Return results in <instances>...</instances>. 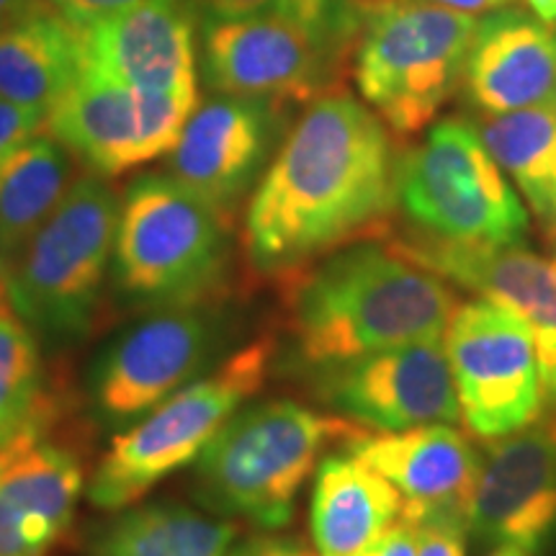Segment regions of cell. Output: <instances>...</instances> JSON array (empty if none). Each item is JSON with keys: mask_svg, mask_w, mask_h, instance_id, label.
<instances>
[{"mask_svg": "<svg viewBox=\"0 0 556 556\" xmlns=\"http://www.w3.org/2000/svg\"><path fill=\"white\" fill-rule=\"evenodd\" d=\"M348 451L397 486L400 520L413 528L428 520L467 523L482 458L448 422L364 433L348 443Z\"/></svg>", "mask_w": 556, "mask_h": 556, "instance_id": "17", "label": "cell"}, {"mask_svg": "<svg viewBox=\"0 0 556 556\" xmlns=\"http://www.w3.org/2000/svg\"><path fill=\"white\" fill-rule=\"evenodd\" d=\"M345 73V60L278 9L206 24L204 78L219 96L261 101L278 111L309 106L343 90Z\"/></svg>", "mask_w": 556, "mask_h": 556, "instance_id": "11", "label": "cell"}, {"mask_svg": "<svg viewBox=\"0 0 556 556\" xmlns=\"http://www.w3.org/2000/svg\"><path fill=\"white\" fill-rule=\"evenodd\" d=\"M278 109L268 103L219 96L199 103L168 152V176L232 219L266 163Z\"/></svg>", "mask_w": 556, "mask_h": 556, "instance_id": "18", "label": "cell"}, {"mask_svg": "<svg viewBox=\"0 0 556 556\" xmlns=\"http://www.w3.org/2000/svg\"><path fill=\"white\" fill-rule=\"evenodd\" d=\"M486 556H531V554L523 552V548H518V546H492V552Z\"/></svg>", "mask_w": 556, "mask_h": 556, "instance_id": "37", "label": "cell"}, {"mask_svg": "<svg viewBox=\"0 0 556 556\" xmlns=\"http://www.w3.org/2000/svg\"><path fill=\"white\" fill-rule=\"evenodd\" d=\"M554 242H556V225H554Z\"/></svg>", "mask_w": 556, "mask_h": 556, "instance_id": "40", "label": "cell"}, {"mask_svg": "<svg viewBox=\"0 0 556 556\" xmlns=\"http://www.w3.org/2000/svg\"><path fill=\"white\" fill-rule=\"evenodd\" d=\"M238 526L178 503L124 510L96 533L88 556H227Z\"/></svg>", "mask_w": 556, "mask_h": 556, "instance_id": "24", "label": "cell"}, {"mask_svg": "<svg viewBox=\"0 0 556 556\" xmlns=\"http://www.w3.org/2000/svg\"><path fill=\"white\" fill-rule=\"evenodd\" d=\"M3 302H9V296H5V281L0 278V304H3Z\"/></svg>", "mask_w": 556, "mask_h": 556, "instance_id": "38", "label": "cell"}, {"mask_svg": "<svg viewBox=\"0 0 556 556\" xmlns=\"http://www.w3.org/2000/svg\"><path fill=\"white\" fill-rule=\"evenodd\" d=\"M317 392L361 428L407 430L462 417L446 348L417 340L317 371Z\"/></svg>", "mask_w": 556, "mask_h": 556, "instance_id": "13", "label": "cell"}, {"mask_svg": "<svg viewBox=\"0 0 556 556\" xmlns=\"http://www.w3.org/2000/svg\"><path fill=\"white\" fill-rule=\"evenodd\" d=\"M45 111L21 106V103H13L0 96V170L11 163L13 155L29 139L45 131Z\"/></svg>", "mask_w": 556, "mask_h": 556, "instance_id": "28", "label": "cell"}, {"mask_svg": "<svg viewBox=\"0 0 556 556\" xmlns=\"http://www.w3.org/2000/svg\"><path fill=\"white\" fill-rule=\"evenodd\" d=\"M353 556H417V531L400 520Z\"/></svg>", "mask_w": 556, "mask_h": 556, "instance_id": "32", "label": "cell"}, {"mask_svg": "<svg viewBox=\"0 0 556 556\" xmlns=\"http://www.w3.org/2000/svg\"><path fill=\"white\" fill-rule=\"evenodd\" d=\"M222 323L204 307L157 309L106 348L90 379L96 415L109 428L137 422L212 364Z\"/></svg>", "mask_w": 556, "mask_h": 556, "instance_id": "12", "label": "cell"}, {"mask_svg": "<svg viewBox=\"0 0 556 556\" xmlns=\"http://www.w3.org/2000/svg\"><path fill=\"white\" fill-rule=\"evenodd\" d=\"M417 556H467V523L462 520H428L415 526Z\"/></svg>", "mask_w": 556, "mask_h": 556, "instance_id": "29", "label": "cell"}, {"mask_svg": "<svg viewBox=\"0 0 556 556\" xmlns=\"http://www.w3.org/2000/svg\"><path fill=\"white\" fill-rule=\"evenodd\" d=\"M191 11L212 24V21H232L255 16V13L276 9L278 0H189Z\"/></svg>", "mask_w": 556, "mask_h": 556, "instance_id": "30", "label": "cell"}, {"mask_svg": "<svg viewBox=\"0 0 556 556\" xmlns=\"http://www.w3.org/2000/svg\"><path fill=\"white\" fill-rule=\"evenodd\" d=\"M289 278L291 343L312 371L438 340L458 307L441 276L377 238L351 242Z\"/></svg>", "mask_w": 556, "mask_h": 556, "instance_id": "2", "label": "cell"}, {"mask_svg": "<svg viewBox=\"0 0 556 556\" xmlns=\"http://www.w3.org/2000/svg\"><path fill=\"white\" fill-rule=\"evenodd\" d=\"M402 516L400 490L348 454L319 462L312 486L309 526L319 556H353Z\"/></svg>", "mask_w": 556, "mask_h": 556, "instance_id": "22", "label": "cell"}, {"mask_svg": "<svg viewBox=\"0 0 556 556\" xmlns=\"http://www.w3.org/2000/svg\"><path fill=\"white\" fill-rule=\"evenodd\" d=\"M45 371L29 325L0 304V446L41 430L47 420Z\"/></svg>", "mask_w": 556, "mask_h": 556, "instance_id": "26", "label": "cell"}, {"mask_svg": "<svg viewBox=\"0 0 556 556\" xmlns=\"http://www.w3.org/2000/svg\"><path fill=\"white\" fill-rule=\"evenodd\" d=\"M405 258L477 291L523 319L536 340L544 407H556V261L520 245L451 242L420 235L389 242Z\"/></svg>", "mask_w": 556, "mask_h": 556, "instance_id": "14", "label": "cell"}, {"mask_svg": "<svg viewBox=\"0 0 556 556\" xmlns=\"http://www.w3.org/2000/svg\"><path fill=\"white\" fill-rule=\"evenodd\" d=\"M278 11L307 29L317 45L351 62L366 9L356 0H278Z\"/></svg>", "mask_w": 556, "mask_h": 556, "instance_id": "27", "label": "cell"}, {"mask_svg": "<svg viewBox=\"0 0 556 556\" xmlns=\"http://www.w3.org/2000/svg\"><path fill=\"white\" fill-rule=\"evenodd\" d=\"M274 343L242 345L206 377L193 379L111 441L88 484L101 510H124L208 448L268 379Z\"/></svg>", "mask_w": 556, "mask_h": 556, "instance_id": "5", "label": "cell"}, {"mask_svg": "<svg viewBox=\"0 0 556 556\" xmlns=\"http://www.w3.org/2000/svg\"><path fill=\"white\" fill-rule=\"evenodd\" d=\"M199 106V96L129 88L80 73L52 109L45 131L93 176L114 178L168 155Z\"/></svg>", "mask_w": 556, "mask_h": 556, "instance_id": "10", "label": "cell"}, {"mask_svg": "<svg viewBox=\"0 0 556 556\" xmlns=\"http://www.w3.org/2000/svg\"><path fill=\"white\" fill-rule=\"evenodd\" d=\"M73 184V160L58 139L41 131L0 170V278L45 225Z\"/></svg>", "mask_w": 556, "mask_h": 556, "instance_id": "23", "label": "cell"}, {"mask_svg": "<svg viewBox=\"0 0 556 556\" xmlns=\"http://www.w3.org/2000/svg\"><path fill=\"white\" fill-rule=\"evenodd\" d=\"M83 469L41 430L0 446V556H47L73 526Z\"/></svg>", "mask_w": 556, "mask_h": 556, "instance_id": "19", "label": "cell"}, {"mask_svg": "<svg viewBox=\"0 0 556 556\" xmlns=\"http://www.w3.org/2000/svg\"><path fill=\"white\" fill-rule=\"evenodd\" d=\"M83 73L80 26L50 0L34 3L0 26V96L50 111Z\"/></svg>", "mask_w": 556, "mask_h": 556, "instance_id": "21", "label": "cell"}, {"mask_svg": "<svg viewBox=\"0 0 556 556\" xmlns=\"http://www.w3.org/2000/svg\"><path fill=\"white\" fill-rule=\"evenodd\" d=\"M443 336L469 433L492 441L539 420L544 389L536 340L516 312L490 299L458 304Z\"/></svg>", "mask_w": 556, "mask_h": 556, "instance_id": "9", "label": "cell"}, {"mask_svg": "<svg viewBox=\"0 0 556 556\" xmlns=\"http://www.w3.org/2000/svg\"><path fill=\"white\" fill-rule=\"evenodd\" d=\"M366 428L291 400L238 413L197 458V495L222 516L283 528L304 482L330 443L356 441Z\"/></svg>", "mask_w": 556, "mask_h": 556, "instance_id": "3", "label": "cell"}, {"mask_svg": "<svg viewBox=\"0 0 556 556\" xmlns=\"http://www.w3.org/2000/svg\"><path fill=\"white\" fill-rule=\"evenodd\" d=\"M397 206L387 124L345 90L312 101L250 199L245 253L263 276H294L358 240L384 238Z\"/></svg>", "mask_w": 556, "mask_h": 556, "instance_id": "1", "label": "cell"}, {"mask_svg": "<svg viewBox=\"0 0 556 556\" xmlns=\"http://www.w3.org/2000/svg\"><path fill=\"white\" fill-rule=\"evenodd\" d=\"M426 3H435V5H443V9L464 11V13H471V16H477V13L500 9V5L510 3V0H426Z\"/></svg>", "mask_w": 556, "mask_h": 556, "instance_id": "34", "label": "cell"}, {"mask_svg": "<svg viewBox=\"0 0 556 556\" xmlns=\"http://www.w3.org/2000/svg\"><path fill=\"white\" fill-rule=\"evenodd\" d=\"M526 3L533 11V16L546 21V24H554L556 21V0H526Z\"/></svg>", "mask_w": 556, "mask_h": 556, "instance_id": "36", "label": "cell"}, {"mask_svg": "<svg viewBox=\"0 0 556 556\" xmlns=\"http://www.w3.org/2000/svg\"><path fill=\"white\" fill-rule=\"evenodd\" d=\"M193 26L189 0H139L80 26L83 73L129 88L199 96Z\"/></svg>", "mask_w": 556, "mask_h": 556, "instance_id": "16", "label": "cell"}, {"mask_svg": "<svg viewBox=\"0 0 556 556\" xmlns=\"http://www.w3.org/2000/svg\"><path fill=\"white\" fill-rule=\"evenodd\" d=\"M227 556H319L317 548H309L304 541L287 536H258L232 546Z\"/></svg>", "mask_w": 556, "mask_h": 556, "instance_id": "33", "label": "cell"}, {"mask_svg": "<svg viewBox=\"0 0 556 556\" xmlns=\"http://www.w3.org/2000/svg\"><path fill=\"white\" fill-rule=\"evenodd\" d=\"M482 546L541 554L556 536V438L548 428L497 438L479 464L467 516Z\"/></svg>", "mask_w": 556, "mask_h": 556, "instance_id": "15", "label": "cell"}, {"mask_svg": "<svg viewBox=\"0 0 556 556\" xmlns=\"http://www.w3.org/2000/svg\"><path fill=\"white\" fill-rule=\"evenodd\" d=\"M484 116L556 103V29L539 16L500 11L477 24L462 78Z\"/></svg>", "mask_w": 556, "mask_h": 556, "instance_id": "20", "label": "cell"}, {"mask_svg": "<svg viewBox=\"0 0 556 556\" xmlns=\"http://www.w3.org/2000/svg\"><path fill=\"white\" fill-rule=\"evenodd\" d=\"M227 263L229 219L168 173L124 191L111 274L135 307H204L225 283Z\"/></svg>", "mask_w": 556, "mask_h": 556, "instance_id": "4", "label": "cell"}, {"mask_svg": "<svg viewBox=\"0 0 556 556\" xmlns=\"http://www.w3.org/2000/svg\"><path fill=\"white\" fill-rule=\"evenodd\" d=\"M34 0H0V26H5L9 21H13L18 13H24Z\"/></svg>", "mask_w": 556, "mask_h": 556, "instance_id": "35", "label": "cell"}, {"mask_svg": "<svg viewBox=\"0 0 556 556\" xmlns=\"http://www.w3.org/2000/svg\"><path fill=\"white\" fill-rule=\"evenodd\" d=\"M119 208L122 197L106 178H75L21 250L5 278V296L31 332L52 340L86 336L114 261Z\"/></svg>", "mask_w": 556, "mask_h": 556, "instance_id": "6", "label": "cell"}, {"mask_svg": "<svg viewBox=\"0 0 556 556\" xmlns=\"http://www.w3.org/2000/svg\"><path fill=\"white\" fill-rule=\"evenodd\" d=\"M50 3L60 13H65L73 24L90 26L96 24V21L114 16V13H119L124 9H131L139 0H50Z\"/></svg>", "mask_w": 556, "mask_h": 556, "instance_id": "31", "label": "cell"}, {"mask_svg": "<svg viewBox=\"0 0 556 556\" xmlns=\"http://www.w3.org/2000/svg\"><path fill=\"white\" fill-rule=\"evenodd\" d=\"M479 18L426 0L366 9L353 78L366 103L397 137L433 124L464 78Z\"/></svg>", "mask_w": 556, "mask_h": 556, "instance_id": "7", "label": "cell"}, {"mask_svg": "<svg viewBox=\"0 0 556 556\" xmlns=\"http://www.w3.org/2000/svg\"><path fill=\"white\" fill-rule=\"evenodd\" d=\"M397 206L422 235L451 242L520 245L528 214L477 127L448 116L397 160Z\"/></svg>", "mask_w": 556, "mask_h": 556, "instance_id": "8", "label": "cell"}, {"mask_svg": "<svg viewBox=\"0 0 556 556\" xmlns=\"http://www.w3.org/2000/svg\"><path fill=\"white\" fill-rule=\"evenodd\" d=\"M475 127L495 163L516 180L528 206L556 225V103L482 116Z\"/></svg>", "mask_w": 556, "mask_h": 556, "instance_id": "25", "label": "cell"}, {"mask_svg": "<svg viewBox=\"0 0 556 556\" xmlns=\"http://www.w3.org/2000/svg\"><path fill=\"white\" fill-rule=\"evenodd\" d=\"M548 430H552V433H554V438H556V407L552 409V422H548V426H546Z\"/></svg>", "mask_w": 556, "mask_h": 556, "instance_id": "39", "label": "cell"}]
</instances>
